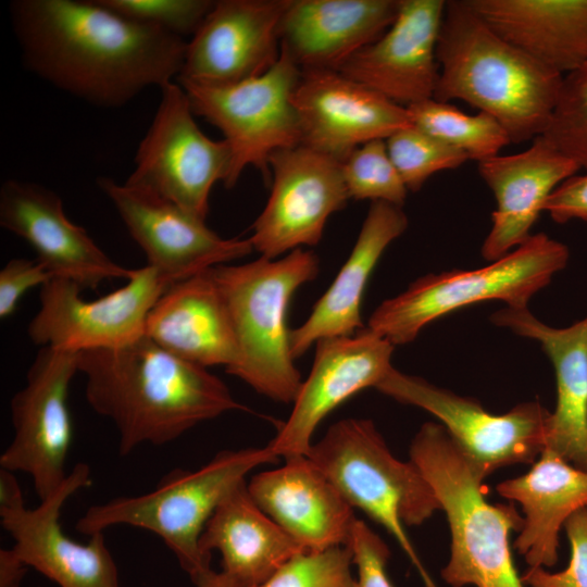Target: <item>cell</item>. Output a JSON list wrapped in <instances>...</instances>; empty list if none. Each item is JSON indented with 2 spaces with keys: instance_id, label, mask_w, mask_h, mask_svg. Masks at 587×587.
I'll return each instance as SVG.
<instances>
[{
  "instance_id": "ab89813d",
  "label": "cell",
  "mask_w": 587,
  "mask_h": 587,
  "mask_svg": "<svg viewBox=\"0 0 587 587\" xmlns=\"http://www.w3.org/2000/svg\"><path fill=\"white\" fill-rule=\"evenodd\" d=\"M544 211L560 224L571 220L587 222V173L561 183L548 198Z\"/></svg>"
},
{
  "instance_id": "484cf974",
  "label": "cell",
  "mask_w": 587,
  "mask_h": 587,
  "mask_svg": "<svg viewBox=\"0 0 587 587\" xmlns=\"http://www.w3.org/2000/svg\"><path fill=\"white\" fill-rule=\"evenodd\" d=\"M490 320L541 344L557 380V403L548 420L545 449L587 471V315L558 328L539 321L527 307L507 305Z\"/></svg>"
},
{
  "instance_id": "ac0fdd59",
  "label": "cell",
  "mask_w": 587,
  "mask_h": 587,
  "mask_svg": "<svg viewBox=\"0 0 587 587\" xmlns=\"http://www.w3.org/2000/svg\"><path fill=\"white\" fill-rule=\"evenodd\" d=\"M290 0H217L191 39L177 80L226 85L265 74L280 55Z\"/></svg>"
},
{
  "instance_id": "2e32d148",
  "label": "cell",
  "mask_w": 587,
  "mask_h": 587,
  "mask_svg": "<svg viewBox=\"0 0 587 587\" xmlns=\"http://www.w3.org/2000/svg\"><path fill=\"white\" fill-rule=\"evenodd\" d=\"M315 346L311 372L292 411L267 445L278 458L307 455L320 423L357 392L375 388L392 367L395 346L369 327L351 336L321 339Z\"/></svg>"
},
{
  "instance_id": "7bdbcfd3",
  "label": "cell",
  "mask_w": 587,
  "mask_h": 587,
  "mask_svg": "<svg viewBox=\"0 0 587 587\" xmlns=\"http://www.w3.org/2000/svg\"><path fill=\"white\" fill-rule=\"evenodd\" d=\"M196 587H248L224 572L211 571Z\"/></svg>"
},
{
  "instance_id": "4fadbf2b",
  "label": "cell",
  "mask_w": 587,
  "mask_h": 587,
  "mask_svg": "<svg viewBox=\"0 0 587 587\" xmlns=\"http://www.w3.org/2000/svg\"><path fill=\"white\" fill-rule=\"evenodd\" d=\"M78 353L41 347L25 386L11 399L13 438L0 455V467L30 476L39 500L65 480L73 426L67 398L78 372Z\"/></svg>"
},
{
  "instance_id": "30bf717a",
  "label": "cell",
  "mask_w": 587,
  "mask_h": 587,
  "mask_svg": "<svg viewBox=\"0 0 587 587\" xmlns=\"http://www.w3.org/2000/svg\"><path fill=\"white\" fill-rule=\"evenodd\" d=\"M160 90L154 117L139 142L135 168L125 184L205 221L213 185L228 176L230 149L224 139L212 140L202 133L179 84L168 82Z\"/></svg>"
},
{
  "instance_id": "9a60e30c",
  "label": "cell",
  "mask_w": 587,
  "mask_h": 587,
  "mask_svg": "<svg viewBox=\"0 0 587 587\" xmlns=\"http://www.w3.org/2000/svg\"><path fill=\"white\" fill-rule=\"evenodd\" d=\"M97 183L145 252L147 265L172 284L253 251L249 238L224 239L171 201L110 177Z\"/></svg>"
},
{
  "instance_id": "8d00e7d4",
  "label": "cell",
  "mask_w": 587,
  "mask_h": 587,
  "mask_svg": "<svg viewBox=\"0 0 587 587\" xmlns=\"http://www.w3.org/2000/svg\"><path fill=\"white\" fill-rule=\"evenodd\" d=\"M564 527L571 548L566 569L550 573L528 567L521 576L525 587H587V508L570 516Z\"/></svg>"
},
{
  "instance_id": "cb8c5ba5",
  "label": "cell",
  "mask_w": 587,
  "mask_h": 587,
  "mask_svg": "<svg viewBox=\"0 0 587 587\" xmlns=\"http://www.w3.org/2000/svg\"><path fill=\"white\" fill-rule=\"evenodd\" d=\"M400 0H290L280 49L301 71H337L394 23Z\"/></svg>"
},
{
  "instance_id": "5b68a950",
  "label": "cell",
  "mask_w": 587,
  "mask_h": 587,
  "mask_svg": "<svg viewBox=\"0 0 587 587\" xmlns=\"http://www.w3.org/2000/svg\"><path fill=\"white\" fill-rule=\"evenodd\" d=\"M212 270L238 342V360L226 372L274 401L294 402L302 380L290 349L287 310L296 290L317 276V255L299 248L277 259Z\"/></svg>"
},
{
  "instance_id": "b9f144b4",
  "label": "cell",
  "mask_w": 587,
  "mask_h": 587,
  "mask_svg": "<svg viewBox=\"0 0 587 587\" xmlns=\"http://www.w3.org/2000/svg\"><path fill=\"white\" fill-rule=\"evenodd\" d=\"M24 505L23 494L13 472L0 467V511Z\"/></svg>"
},
{
  "instance_id": "f546056e",
  "label": "cell",
  "mask_w": 587,
  "mask_h": 587,
  "mask_svg": "<svg viewBox=\"0 0 587 587\" xmlns=\"http://www.w3.org/2000/svg\"><path fill=\"white\" fill-rule=\"evenodd\" d=\"M495 32L552 71L587 61V0H469Z\"/></svg>"
},
{
  "instance_id": "6da1fadb",
  "label": "cell",
  "mask_w": 587,
  "mask_h": 587,
  "mask_svg": "<svg viewBox=\"0 0 587 587\" xmlns=\"http://www.w3.org/2000/svg\"><path fill=\"white\" fill-rule=\"evenodd\" d=\"M9 8L24 65L90 104L123 107L182 71L184 38L100 0H14Z\"/></svg>"
},
{
  "instance_id": "f1b7e54d",
  "label": "cell",
  "mask_w": 587,
  "mask_h": 587,
  "mask_svg": "<svg viewBox=\"0 0 587 587\" xmlns=\"http://www.w3.org/2000/svg\"><path fill=\"white\" fill-rule=\"evenodd\" d=\"M200 548L209 557L218 551L222 572L248 587H262L305 551L258 507L246 480L217 505L202 532Z\"/></svg>"
},
{
  "instance_id": "44dd1931",
  "label": "cell",
  "mask_w": 587,
  "mask_h": 587,
  "mask_svg": "<svg viewBox=\"0 0 587 587\" xmlns=\"http://www.w3.org/2000/svg\"><path fill=\"white\" fill-rule=\"evenodd\" d=\"M445 9L444 0H400L390 27L337 72L404 108L432 99L439 74L436 50Z\"/></svg>"
},
{
  "instance_id": "d6a6232c",
  "label": "cell",
  "mask_w": 587,
  "mask_h": 587,
  "mask_svg": "<svg viewBox=\"0 0 587 587\" xmlns=\"http://www.w3.org/2000/svg\"><path fill=\"white\" fill-rule=\"evenodd\" d=\"M341 172L349 198L398 207L405 201L408 188L390 160L384 139L354 149L341 162Z\"/></svg>"
},
{
  "instance_id": "e575fe53",
  "label": "cell",
  "mask_w": 587,
  "mask_h": 587,
  "mask_svg": "<svg viewBox=\"0 0 587 587\" xmlns=\"http://www.w3.org/2000/svg\"><path fill=\"white\" fill-rule=\"evenodd\" d=\"M348 545L304 551L284 564L262 587H357Z\"/></svg>"
},
{
  "instance_id": "74e56055",
  "label": "cell",
  "mask_w": 587,
  "mask_h": 587,
  "mask_svg": "<svg viewBox=\"0 0 587 587\" xmlns=\"http://www.w3.org/2000/svg\"><path fill=\"white\" fill-rule=\"evenodd\" d=\"M348 546L357 566V587H394L386 572L389 548L366 523L355 519Z\"/></svg>"
},
{
  "instance_id": "8992f818",
  "label": "cell",
  "mask_w": 587,
  "mask_h": 587,
  "mask_svg": "<svg viewBox=\"0 0 587 587\" xmlns=\"http://www.w3.org/2000/svg\"><path fill=\"white\" fill-rule=\"evenodd\" d=\"M277 459L267 446L221 451L197 471L170 472L150 492L91 505L77 521L76 529L91 536L127 525L154 533L196 585L212 571L211 557L200 548L207 522L249 472Z\"/></svg>"
},
{
  "instance_id": "e0dca14e",
  "label": "cell",
  "mask_w": 587,
  "mask_h": 587,
  "mask_svg": "<svg viewBox=\"0 0 587 587\" xmlns=\"http://www.w3.org/2000/svg\"><path fill=\"white\" fill-rule=\"evenodd\" d=\"M301 145L342 162L354 149L411 125L408 109L337 71H301L292 95Z\"/></svg>"
},
{
  "instance_id": "277c9868",
  "label": "cell",
  "mask_w": 587,
  "mask_h": 587,
  "mask_svg": "<svg viewBox=\"0 0 587 587\" xmlns=\"http://www.w3.org/2000/svg\"><path fill=\"white\" fill-rule=\"evenodd\" d=\"M410 458L447 515L451 549L442 579L451 587H525L509 546L510 532L523 526L514 504L487 501L486 475L441 424L421 426Z\"/></svg>"
},
{
  "instance_id": "ba28073f",
  "label": "cell",
  "mask_w": 587,
  "mask_h": 587,
  "mask_svg": "<svg viewBox=\"0 0 587 587\" xmlns=\"http://www.w3.org/2000/svg\"><path fill=\"white\" fill-rule=\"evenodd\" d=\"M569 257L564 243L544 233L532 235L488 266L420 277L403 292L383 301L367 327L394 346L405 345L430 322L473 303L501 300L508 307H527L566 266Z\"/></svg>"
},
{
  "instance_id": "7402d4cb",
  "label": "cell",
  "mask_w": 587,
  "mask_h": 587,
  "mask_svg": "<svg viewBox=\"0 0 587 587\" xmlns=\"http://www.w3.org/2000/svg\"><path fill=\"white\" fill-rule=\"evenodd\" d=\"M258 507L305 551L348 545L353 508L307 457L285 459L282 467L255 474L247 483Z\"/></svg>"
},
{
  "instance_id": "836d02e7",
  "label": "cell",
  "mask_w": 587,
  "mask_h": 587,
  "mask_svg": "<svg viewBox=\"0 0 587 587\" xmlns=\"http://www.w3.org/2000/svg\"><path fill=\"white\" fill-rule=\"evenodd\" d=\"M541 136L587 170V61L563 76L555 109Z\"/></svg>"
},
{
  "instance_id": "603a6c76",
  "label": "cell",
  "mask_w": 587,
  "mask_h": 587,
  "mask_svg": "<svg viewBox=\"0 0 587 587\" xmlns=\"http://www.w3.org/2000/svg\"><path fill=\"white\" fill-rule=\"evenodd\" d=\"M477 170L497 202L491 229L482 246L483 257L494 262L532 236L550 195L580 168L538 136L528 149L479 161Z\"/></svg>"
},
{
  "instance_id": "1f68e13d",
  "label": "cell",
  "mask_w": 587,
  "mask_h": 587,
  "mask_svg": "<svg viewBox=\"0 0 587 587\" xmlns=\"http://www.w3.org/2000/svg\"><path fill=\"white\" fill-rule=\"evenodd\" d=\"M387 151L408 190L417 191L435 173L454 170L469 157L427 133L410 125L386 140Z\"/></svg>"
},
{
  "instance_id": "4dcf8cb0",
  "label": "cell",
  "mask_w": 587,
  "mask_h": 587,
  "mask_svg": "<svg viewBox=\"0 0 587 587\" xmlns=\"http://www.w3.org/2000/svg\"><path fill=\"white\" fill-rule=\"evenodd\" d=\"M407 109L411 125L463 151L471 160L479 162L498 155L511 143L500 123L484 112L469 115L434 98Z\"/></svg>"
},
{
  "instance_id": "f35d334b",
  "label": "cell",
  "mask_w": 587,
  "mask_h": 587,
  "mask_svg": "<svg viewBox=\"0 0 587 587\" xmlns=\"http://www.w3.org/2000/svg\"><path fill=\"white\" fill-rule=\"evenodd\" d=\"M52 276L37 260L11 259L0 271V317L12 315L24 294L42 286Z\"/></svg>"
},
{
  "instance_id": "9c48e42d",
  "label": "cell",
  "mask_w": 587,
  "mask_h": 587,
  "mask_svg": "<svg viewBox=\"0 0 587 587\" xmlns=\"http://www.w3.org/2000/svg\"><path fill=\"white\" fill-rule=\"evenodd\" d=\"M300 75L301 70L280 49L272 68L254 78L226 85L177 80L195 115L218 128L230 149L226 188L237 184L248 165L271 184L272 153L301 145L300 121L292 103Z\"/></svg>"
},
{
  "instance_id": "83f0119b",
  "label": "cell",
  "mask_w": 587,
  "mask_h": 587,
  "mask_svg": "<svg viewBox=\"0 0 587 587\" xmlns=\"http://www.w3.org/2000/svg\"><path fill=\"white\" fill-rule=\"evenodd\" d=\"M498 494L519 502L523 526L514 547L529 567H552L559 533L576 511L587 508V471L544 449L529 472L500 483Z\"/></svg>"
},
{
  "instance_id": "7c38bea8",
  "label": "cell",
  "mask_w": 587,
  "mask_h": 587,
  "mask_svg": "<svg viewBox=\"0 0 587 587\" xmlns=\"http://www.w3.org/2000/svg\"><path fill=\"white\" fill-rule=\"evenodd\" d=\"M436 416L486 477L515 463H529L546 448L550 412L538 401L491 414L475 400L407 375L394 366L375 387Z\"/></svg>"
},
{
  "instance_id": "60d3db41",
  "label": "cell",
  "mask_w": 587,
  "mask_h": 587,
  "mask_svg": "<svg viewBox=\"0 0 587 587\" xmlns=\"http://www.w3.org/2000/svg\"><path fill=\"white\" fill-rule=\"evenodd\" d=\"M28 565L12 549H0V587H21Z\"/></svg>"
},
{
  "instance_id": "52a82bcc",
  "label": "cell",
  "mask_w": 587,
  "mask_h": 587,
  "mask_svg": "<svg viewBox=\"0 0 587 587\" xmlns=\"http://www.w3.org/2000/svg\"><path fill=\"white\" fill-rule=\"evenodd\" d=\"M307 457L328 477L352 508L380 524L399 544L427 587H436L405 533L440 509L415 464L389 451L371 420L346 419L313 442Z\"/></svg>"
},
{
  "instance_id": "d6986e66",
  "label": "cell",
  "mask_w": 587,
  "mask_h": 587,
  "mask_svg": "<svg viewBox=\"0 0 587 587\" xmlns=\"http://www.w3.org/2000/svg\"><path fill=\"white\" fill-rule=\"evenodd\" d=\"M90 467L77 463L63 484L38 507L0 511L1 524L12 537V549L29 566L60 587H121L116 563L103 533L87 544L68 537L60 516L65 502L91 483Z\"/></svg>"
},
{
  "instance_id": "5bb4252c",
  "label": "cell",
  "mask_w": 587,
  "mask_h": 587,
  "mask_svg": "<svg viewBox=\"0 0 587 587\" xmlns=\"http://www.w3.org/2000/svg\"><path fill=\"white\" fill-rule=\"evenodd\" d=\"M272 188L249 240L261 257L277 259L320 242L328 217L349 195L341 162L303 145L270 157Z\"/></svg>"
},
{
  "instance_id": "7a4b0ae2",
  "label": "cell",
  "mask_w": 587,
  "mask_h": 587,
  "mask_svg": "<svg viewBox=\"0 0 587 587\" xmlns=\"http://www.w3.org/2000/svg\"><path fill=\"white\" fill-rule=\"evenodd\" d=\"M86 399L118 432L123 455L143 444L165 445L201 422L245 409L205 367L183 360L149 337L78 353Z\"/></svg>"
},
{
  "instance_id": "4316f807",
  "label": "cell",
  "mask_w": 587,
  "mask_h": 587,
  "mask_svg": "<svg viewBox=\"0 0 587 587\" xmlns=\"http://www.w3.org/2000/svg\"><path fill=\"white\" fill-rule=\"evenodd\" d=\"M408 227L401 207L372 202L350 255L308 319L290 329L295 359L321 339L351 336L364 328L361 304L367 280L385 249Z\"/></svg>"
},
{
  "instance_id": "d4e9b609",
  "label": "cell",
  "mask_w": 587,
  "mask_h": 587,
  "mask_svg": "<svg viewBox=\"0 0 587 587\" xmlns=\"http://www.w3.org/2000/svg\"><path fill=\"white\" fill-rule=\"evenodd\" d=\"M145 335L196 365H224L238 360L230 313L212 267L171 285L151 308Z\"/></svg>"
},
{
  "instance_id": "3957f363",
  "label": "cell",
  "mask_w": 587,
  "mask_h": 587,
  "mask_svg": "<svg viewBox=\"0 0 587 587\" xmlns=\"http://www.w3.org/2000/svg\"><path fill=\"white\" fill-rule=\"evenodd\" d=\"M436 58L435 100L477 108L500 123L511 143L544 135L563 75L500 36L469 0L446 1Z\"/></svg>"
},
{
  "instance_id": "8fae6325",
  "label": "cell",
  "mask_w": 587,
  "mask_h": 587,
  "mask_svg": "<svg viewBox=\"0 0 587 587\" xmlns=\"http://www.w3.org/2000/svg\"><path fill=\"white\" fill-rule=\"evenodd\" d=\"M171 285L147 265L133 270L122 288L85 300L76 283L51 278L40 288V307L28 325V336L40 348L74 352L120 348L145 335L151 308Z\"/></svg>"
},
{
  "instance_id": "ffe728a7",
  "label": "cell",
  "mask_w": 587,
  "mask_h": 587,
  "mask_svg": "<svg viewBox=\"0 0 587 587\" xmlns=\"http://www.w3.org/2000/svg\"><path fill=\"white\" fill-rule=\"evenodd\" d=\"M0 225L33 247L52 278L96 289L104 280L132 276L133 270L112 261L85 228L67 218L61 198L39 184L7 179L1 185Z\"/></svg>"
},
{
  "instance_id": "d590c367",
  "label": "cell",
  "mask_w": 587,
  "mask_h": 587,
  "mask_svg": "<svg viewBox=\"0 0 587 587\" xmlns=\"http://www.w3.org/2000/svg\"><path fill=\"white\" fill-rule=\"evenodd\" d=\"M129 20L159 27L184 38L193 35L215 1L212 0H100Z\"/></svg>"
}]
</instances>
